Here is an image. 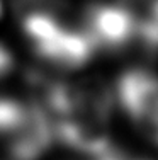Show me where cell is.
I'll list each match as a JSON object with an SVG mask.
<instances>
[{"instance_id": "6da1fadb", "label": "cell", "mask_w": 158, "mask_h": 160, "mask_svg": "<svg viewBox=\"0 0 158 160\" xmlns=\"http://www.w3.org/2000/svg\"><path fill=\"white\" fill-rule=\"evenodd\" d=\"M0 140L12 160H39L55 140L50 112L41 104L0 97Z\"/></svg>"}, {"instance_id": "3957f363", "label": "cell", "mask_w": 158, "mask_h": 160, "mask_svg": "<svg viewBox=\"0 0 158 160\" xmlns=\"http://www.w3.org/2000/svg\"><path fill=\"white\" fill-rule=\"evenodd\" d=\"M116 94L129 121L158 147V75L141 68L127 70L119 77Z\"/></svg>"}, {"instance_id": "277c9868", "label": "cell", "mask_w": 158, "mask_h": 160, "mask_svg": "<svg viewBox=\"0 0 158 160\" xmlns=\"http://www.w3.org/2000/svg\"><path fill=\"white\" fill-rule=\"evenodd\" d=\"M85 32L99 48H121L138 34L136 12L121 3H99L87 10Z\"/></svg>"}, {"instance_id": "5b68a950", "label": "cell", "mask_w": 158, "mask_h": 160, "mask_svg": "<svg viewBox=\"0 0 158 160\" xmlns=\"http://www.w3.org/2000/svg\"><path fill=\"white\" fill-rule=\"evenodd\" d=\"M16 2L19 7L27 9V12H53L50 7L55 5L56 0H16Z\"/></svg>"}, {"instance_id": "7a4b0ae2", "label": "cell", "mask_w": 158, "mask_h": 160, "mask_svg": "<svg viewBox=\"0 0 158 160\" xmlns=\"http://www.w3.org/2000/svg\"><path fill=\"white\" fill-rule=\"evenodd\" d=\"M22 28L37 55L61 68L84 67L97 49L84 28H70L53 12H27Z\"/></svg>"}, {"instance_id": "52a82bcc", "label": "cell", "mask_w": 158, "mask_h": 160, "mask_svg": "<svg viewBox=\"0 0 158 160\" xmlns=\"http://www.w3.org/2000/svg\"><path fill=\"white\" fill-rule=\"evenodd\" d=\"M93 160H131V158H126V157H121L119 153H116L114 150H107L105 153H102V155H99V157H95Z\"/></svg>"}, {"instance_id": "8992f818", "label": "cell", "mask_w": 158, "mask_h": 160, "mask_svg": "<svg viewBox=\"0 0 158 160\" xmlns=\"http://www.w3.org/2000/svg\"><path fill=\"white\" fill-rule=\"evenodd\" d=\"M14 68V56L9 51V48H5L3 44H0V78H3L5 75H9Z\"/></svg>"}]
</instances>
